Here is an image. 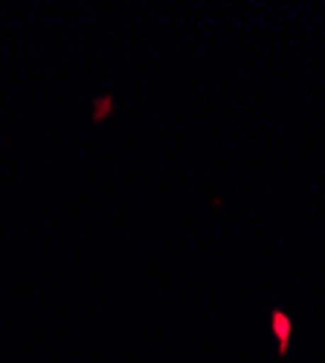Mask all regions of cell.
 Returning <instances> with one entry per match:
<instances>
[{
    "mask_svg": "<svg viewBox=\"0 0 325 363\" xmlns=\"http://www.w3.org/2000/svg\"><path fill=\"white\" fill-rule=\"evenodd\" d=\"M270 325H273V335H276V340H279V354L285 357V354H287V346H290V335H293V320H290L282 308H276V311L270 314Z\"/></svg>",
    "mask_w": 325,
    "mask_h": 363,
    "instance_id": "6da1fadb",
    "label": "cell"
},
{
    "mask_svg": "<svg viewBox=\"0 0 325 363\" xmlns=\"http://www.w3.org/2000/svg\"><path fill=\"white\" fill-rule=\"evenodd\" d=\"M108 111H113V99H108V96H105V99H99V108L93 111L96 123H99V119H105V113H108Z\"/></svg>",
    "mask_w": 325,
    "mask_h": 363,
    "instance_id": "7a4b0ae2",
    "label": "cell"
}]
</instances>
